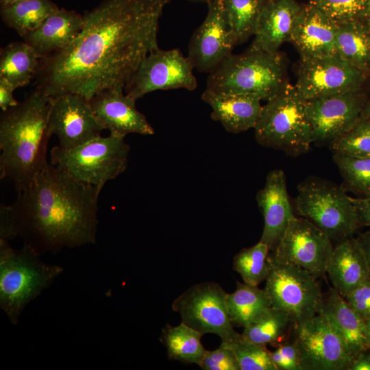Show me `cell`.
I'll use <instances>...</instances> for the list:
<instances>
[{"mask_svg": "<svg viewBox=\"0 0 370 370\" xmlns=\"http://www.w3.org/2000/svg\"><path fill=\"white\" fill-rule=\"evenodd\" d=\"M171 0H103L84 14V27L64 49L40 59L36 88L49 97L73 93L89 100L124 88L140 63L159 48L158 32Z\"/></svg>", "mask_w": 370, "mask_h": 370, "instance_id": "obj_1", "label": "cell"}, {"mask_svg": "<svg viewBox=\"0 0 370 370\" xmlns=\"http://www.w3.org/2000/svg\"><path fill=\"white\" fill-rule=\"evenodd\" d=\"M102 188L48 164L12 205L0 206V238L21 237L40 254L96 243Z\"/></svg>", "mask_w": 370, "mask_h": 370, "instance_id": "obj_2", "label": "cell"}, {"mask_svg": "<svg viewBox=\"0 0 370 370\" xmlns=\"http://www.w3.org/2000/svg\"><path fill=\"white\" fill-rule=\"evenodd\" d=\"M51 98L36 88L0 115V178L18 192L49 164L47 145Z\"/></svg>", "mask_w": 370, "mask_h": 370, "instance_id": "obj_3", "label": "cell"}, {"mask_svg": "<svg viewBox=\"0 0 370 370\" xmlns=\"http://www.w3.org/2000/svg\"><path fill=\"white\" fill-rule=\"evenodd\" d=\"M288 83L283 53L249 47L242 53H232L209 73L206 88L219 94L252 95L268 101Z\"/></svg>", "mask_w": 370, "mask_h": 370, "instance_id": "obj_4", "label": "cell"}, {"mask_svg": "<svg viewBox=\"0 0 370 370\" xmlns=\"http://www.w3.org/2000/svg\"><path fill=\"white\" fill-rule=\"evenodd\" d=\"M40 256L27 245L15 249L0 240V307L12 324L63 270L43 262Z\"/></svg>", "mask_w": 370, "mask_h": 370, "instance_id": "obj_5", "label": "cell"}, {"mask_svg": "<svg viewBox=\"0 0 370 370\" xmlns=\"http://www.w3.org/2000/svg\"><path fill=\"white\" fill-rule=\"evenodd\" d=\"M306 103L295 85L288 83L262 106L254 127L256 141L293 156L306 153L313 138Z\"/></svg>", "mask_w": 370, "mask_h": 370, "instance_id": "obj_6", "label": "cell"}, {"mask_svg": "<svg viewBox=\"0 0 370 370\" xmlns=\"http://www.w3.org/2000/svg\"><path fill=\"white\" fill-rule=\"evenodd\" d=\"M130 149L124 137L100 135L70 149L56 146L50 160L77 180L103 188L126 170Z\"/></svg>", "mask_w": 370, "mask_h": 370, "instance_id": "obj_7", "label": "cell"}, {"mask_svg": "<svg viewBox=\"0 0 370 370\" xmlns=\"http://www.w3.org/2000/svg\"><path fill=\"white\" fill-rule=\"evenodd\" d=\"M297 214L321 230L331 241L352 237L360 225L351 197L341 186L323 180H307L298 186Z\"/></svg>", "mask_w": 370, "mask_h": 370, "instance_id": "obj_8", "label": "cell"}, {"mask_svg": "<svg viewBox=\"0 0 370 370\" xmlns=\"http://www.w3.org/2000/svg\"><path fill=\"white\" fill-rule=\"evenodd\" d=\"M271 259L264 289L272 307L286 312L295 325L315 316L323 295L318 278L298 266Z\"/></svg>", "mask_w": 370, "mask_h": 370, "instance_id": "obj_9", "label": "cell"}, {"mask_svg": "<svg viewBox=\"0 0 370 370\" xmlns=\"http://www.w3.org/2000/svg\"><path fill=\"white\" fill-rule=\"evenodd\" d=\"M227 293L217 283L204 282L193 285L173 302L172 309L182 322L201 334H214L222 341H234L241 337L234 329L228 312Z\"/></svg>", "mask_w": 370, "mask_h": 370, "instance_id": "obj_10", "label": "cell"}, {"mask_svg": "<svg viewBox=\"0 0 370 370\" xmlns=\"http://www.w3.org/2000/svg\"><path fill=\"white\" fill-rule=\"evenodd\" d=\"M193 69L188 58L180 49L158 48L140 63L124 92L136 101L156 90L183 88L193 91L197 87Z\"/></svg>", "mask_w": 370, "mask_h": 370, "instance_id": "obj_11", "label": "cell"}, {"mask_svg": "<svg viewBox=\"0 0 370 370\" xmlns=\"http://www.w3.org/2000/svg\"><path fill=\"white\" fill-rule=\"evenodd\" d=\"M331 241L311 221L294 216L271 256L277 262L298 266L319 278L326 273L334 248Z\"/></svg>", "mask_w": 370, "mask_h": 370, "instance_id": "obj_12", "label": "cell"}, {"mask_svg": "<svg viewBox=\"0 0 370 370\" xmlns=\"http://www.w3.org/2000/svg\"><path fill=\"white\" fill-rule=\"evenodd\" d=\"M295 86L306 100L361 90L368 75L337 56L299 60Z\"/></svg>", "mask_w": 370, "mask_h": 370, "instance_id": "obj_13", "label": "cell"}, {"mask_svg": "<svg viewBox=\"0 0 370 370\" xmlns=\"http://www.w3.org/2000/svg\"><path fill=\"white\" fill-rule=\"evenodd\" d=\"M292 334L302 370H349L353 359L321 314L295 325Z\"/></svg>", "mask_w": 370, "mask_h": 370, "instance_id": "obj_14", "label": "cell"}, {"mask_svg": "<svg viewBox=\"0 0 370 370\" xmlns=\"http://www.w3.org/2000/svg\"><path fill=\"white\" fill-rule=\"evenodd\" d=\"M361 90L306 100L313 143H331L355 126L367 102Z\"/></svg>", "mask_w": 370, "mask_h": 370, "instance_id": "obj_15", "label": "cell"}, {"mask_svg": "<svg viewBox=\"0 0 370 370\" xmlns=\"http://www.w3.org/2000/svg\"><path fill=\"white\" fill-rule=\"evenodd\" d=\"M207 4V15L190 39L188 58L194 69L209 74L232 53L235 45L223 0Z\"/></svg>", "mask_w": 370, "mask_h": 370, "instance_id": "obj_16", "label": "cell"}, {"mask_svg": "<svg viewBox=\"0 0 370 370\" xmlns=\"http://www.w3.org/2000/svg\"><path fill=\"white\" fill-rule=\"evenodd\" d=\"M48 129L58 146L70 149L100 136L104 130L97 120L88 100L73 93L51 98Z\"/></svg>", "mask_w": 370, "mask_h": 370, "instance_id": "obj_17", "label": "cell"}, {"mask_svg": "<svg viewBox=\"0 0 370 370\" xmlns=\"http://www.w3.org/2000/svg\"><path fill=\"white\" fill-rule=\"evenodd\" d=\"M99 124L110 135L124 137L130 134L153 135L154 129L136 107V100L124 88L103 90L88 100Z\"/></svg>", "mask_w": 370, "mask_h": 370, "instance_id": "obj_18", "label": "cell"}, {"mask_svg": "<svg viewBox=\"0 0 370 370\" xmlns=\"http://www.w3.org/2000/svg\"><path fill=\"white\" fill-rule=\"evenodd\" d=\"M256 201L264 217L260 241L271 251L295 216L287 192L286 176L282 169L268 173L264 187L257 193Z\"/></svg>", "mask_w": 370, "mask_h": 370, "instance_id": "obj_19", "label": "cell"}, {"mask_svg": "<svg viewBox=\"0 0 370 370\" xmlns=\"http://www.w3.org/2000/svg\"><path fill=\"white\" fill-rule=\"evenodd\" d=\"M338 23L317 8L304 5L291 42L300 60L317 59L336 55V33Z\"/></svg>", "mask_w": 370, "mask_h": 370, "instance_id": "obj_20", "label": "cell"}, {"mask_svg": "<svg viewBox=\"0 0 370 370\" xmlns=\"http://www.w3.org/2000/svg\"><path fill=\"white\" fill-rule=\"evenodd\" d=\"M317 314L326 319L352 359L369 349L366 321L336 289L323 293Z\"/></svg>", "mask_w": 370, "mask_h": 370, "instance_id": "obj_21", "label": "cell"}, {"mask_svg": "<svg viewBox=\"0 0 370 370\" xmlns=\"http://www.w3.org/2000/svg\"><path fill=\"white\" fill-rule=\"evenodd\" d=\"M304 5L296 0L268 1L261 14L250 47L268 52L279 51L291 40Z\"/></svg>", "mask_w": 370, "mask_h": 370, "instance_id": "obj_22", "label": "cell"}, {"mask_svg": "<svg viewBox=\"0 0 370 370\" xmlns=\"http://www.w3.org/2000/svg\"><path fill=\"white\" fill-rule=\"evenodd\" d=\"M84 23L83 14L59 8L23 38L42 59L70 45L81 32Z\"/></svg>", "mask_w": 370, "mask_h": 370, "instance_id": "obj_23", "label": "cell"}, {"mask_svg": "<svg viewBox=\"0 0 370 370\" xmlns=\"http://www.w3.org/2000/svg\"><path fill=\"white\" fill-rule=\"evenodd\" d=\"M201 99L211 108V118L234 134L254 129L262 108V99L252 95L219 94L206 88Z\"/></svg>", "mask_w": 370, "mask_h": 370, "instance_id": "obj_24", "label": "cell"}, {"mask_svg": "<svg viewBox=\"0 0 370 370\" xmlns=\"http://www.w3.org/2000/svg\"><path fill=\"white\" fill-rule=\"evenodd\" d=\"M326 273L343 297L370 280L369 269L363 249L353 236L338 243L333 248Z\"/></svg>", "mask_w": 370, "mask_h": 370, "instance_id": "obj_25", "label": "cell"}, {"mask_svg": "<svg viewBox=\"0 0 370 370\" xmlns=\"http://www.w3.org/2000/svg\"><path fill=\"white\" fill-rule=\"evenodd\" d=\"M365 19L338 23L335 47L338 58L368 75L370 74V33Z\"/></svg>", "mask_w": 370, "mask_h": 370, "instance_id": "obj_26", "label": "cell"}, {"mask_svg": "<svg viewBox=\"0 0 370 370\" xmlns=\"http://www.w3.org/2000/svg\"><path fill=\"white\" fill-rule=\"evenodd\" d=\"M227 307L234 326L248 325L264 315L271 307V300L264 289L236 282V290L227 293Z\"/></svg>", "mask_w": 370, "mask_h": 370, "instance_id": "obj_27", "label": "cell"}, {"mask_svg": "<svg viewBox=\"0 0 370 370\" xmlns=\"http://www.w3.org/2000/svg\"><path fill=\"white\" fill-rule=\"evenodd\" d=\"M40 58L26 42H12L0 51V77L15 88L27 86L34 77Z\"/></svg>", "mask_w": 370, "mask_h": 370, "instance_id": "obj_28", "label": "cell"}, {"mask_svg": "<svg viewBox=\"0 0 370 370\" xmlns=\"http://www.w3.org/2000/svg\"><path fill=\"white\" fill-rule=\"evenodd\" d=\"M202 336L181 322L177 326L166 324L162 329L160 340L166 347L169 359L199 366L206 352L201 341Z\"/></svg>", "mask_w": 370, "mask_h": 370, "instance_id": "obj_29", "label": "cell"}, {"mask_svg": "<svg viewBox=\"0 0 370 370\" xmlns=\"http://www.w3.org/2000/svg\"><path fill=\"white\" fill-rule=\"evenodd\" d=\"M60 8L51 0H22L1 8L3 22L23 38Z\"/></svg>", "mask_w": 370, "mask_h": 370, "instance_id": "obj_30", "label": "cell"}, {"mask_svg": "<svg viewBox=\"0 0 370 370\" xmlns=\"http://www.w3.org/2000/svg\"><path fill=\"white\" fill-rule=\"evenodd\" d=\"M294 326L286 312L271 307L261 317L243 328L241 336L260 345L278 346L287 339Z\"/></svg>", "mask_w": 370, "mask_h": 370, "instance_id": "obj_31", "label": "cell"}, {"mask_svg": "<svg viewBox=\"0 0 370 370\" xmlns=\"http://www.w3.org/2000/svg\"><path fill=\"white\" fill-rule=\"evenodd\" d=\"M267 0H223L234 45L254 36Z\"/></svg>", "mask_w": 370, "mask_h": 370, "instance_id": "obj_32", "label": "cell"}, {"mask_svg": "<svg viewBox=\"0 0 370 370\" xmlns=\"http://www.w3.org/2000/svg\"><path fill=\"white\" fill-rule=\"evenodd\" d=\"M268 246L261 241L249 248H244L235 255L233 269L242 277L245 283L258 286L265 281L271 269V259Z\"/></svg>", "mask_w": 370, "mask_h": 370, "instance_id": "obj_33", "label": "cell"}, {"mask_svg": "<svg viewBox=\"0 0 370 370\" xmlns=\"http://www.w3.org/2000/svg\"><path fill=\"white\" fill-rule=\"evenodd\" d=\"M334 161L350 191L370 196V158L334 153Z\"/></svg>", "mask_w": 370, "mask_h": 370, "instance_id": "obj_34", "label": "cell"}, {"mask_svg": "<svg viewBox=\"0 0 370 370\" xmlns=\"http://www.w3.org/2000/svg\"><path fill=\"white\" fill-rule=\"evenodd\" d=\"M337 23L362 20L370 15V0H308Z\"/></svg>", "mask_w": 370, "mask_h": 370, "instance_id": "obj_35", "label": "cell"}, {"mask_svg": "<svg viewBox=\"0 0 370 370\" xmlns=\"http://www.w3.org/2000/svg\"><path fill=\"white\" fill-rule=\"evenodd\" d=\"M330 144L334 153L370 158V123L361 116L351 130Z\"/></svg>", "mask_w": 370, "mask_h": 370, "instance_id": "obj_36", "label": "cell"}, {"mask_svg": "<svg viewBox=\"0 0 370 370\" xmlns=\"http://www.w3.org/2000/svg\"><path fill=\"white\" fill-rule=\"evenodd\" d=\"M234 345L240 370H277L267 346L242 336L234 341Z\"/></svg>", "mask_w": 370, "mask_h": 370, "instance_id": "obj_37", "label": "cell"}, {"mask_svg": "<svg viewBox=\"0 0 370 370\" xmlns=\"http://www.w3.org/2000/svg\"><path fill=\"white\" fill-rule=\"evenodd\" d=\"M204 370H240L234 341H222L214 350H206L199 365Z\"/></svg>", "mask_w": 370, "mask_h": 370, "instance_id": "obj_38", "label": "cell"}, {"mask_svg": "<svg viewBox=\"0 0 370 370\" xmlns=\"http://www.w3.org/2000/svg\"><path fill=\"white\" fill-rule=\"evenodd\" d=\"M271 352L277 370H302L298 349L293 340L284 341Z\"/></svg>", "mask_w": 370, "mask_h": 370, "instance_id": "obj_39", "label": "cell"}, {"mask_svg": "<svg viewBox=\"0 0 370 370\" xmlns=\"http://www.w3.org/2000/svg\"><path fill=\"white\" fill-rule=\"evenodd\" d=\"M348 304L365 321L370 320V280H368L343 297Z\"/></svg>", "mask_w": 370, "mask_h": 370, "instance_id": "obj_40", "label": "cell"}, {"mask_svg": "<svg viewBox=\"0 0 370 370\" xmlns=\"http://www.w3.org/2000/svg\"><path fill=\"white\" fill-rule=\"evenodd\" d=\"M15 89L8 81L0 77V108L1 111H5L18 103L14 97Z\"/></svg>", "mask_w": 370, "mask_h": 370, "instance_id": "obj_41", "label": "cell"}, {"mask_svg": "<svg viewBox=\"0 0 370 370\" xmlns=\"http://www.w3.org/2000/svg\"><path fill=\"white\" fill-rule=\"evenodd\" d=\"M351 199L360 226H370V196Z\"/></svg>", "mask_w": 370, "mask_h": 370, "instance_id": "obj_42", "label": "cell"}, {"mask_svg": "<svg viewBox=\"0 0 370 370\" xmlns=\"http://www.w3.org/2000/svg\"><path fill=\"white\" fill-rule=\"evenodd\" d=\"M349 370H370V350L361 352L354 358Z\"/></svg>", "mask_w": 370, "mask_h": 370, "instance_id": "obj_43", "label": "cell"}, {"mask_svg": "<svg viewBox=\"0 0 370 370\" xmlns=\"http://www.w3.org/2000/svg\"><path fill=\"white\" fill-rule=\"evenodd\" d=\"M365 253L370 275V230L360 234L357 238Z\"/></svg>", "mask_w": 370, "mask_h": 370, "instance_id": "obj_44", "label": "cell"}, {"mask_svg": "<svg viewBox=\"0 0 370 370\" xmlns=\"http://www.w3.org/2000/svg\"><path fill=\"white\" fill-rule=\"evenodd\" d=\"M362 118L370 123V99L366 102L362 114Z\"/></svg>", "mask_w": 370, "mask_h": 370, "instance_id": "obj_45", "label": "cell"}, {"mask_svg": "<svg viewBox=\"0 0 370 370\" xmlns=\"http://www.w3.org/2000/svg\"><path fill=\"white\" fill-rule=\"evenodd\" d=\"M20 1L22 0H0V5L1 8H3Z\"/></svg>", "mask_w": 370, "mask_h": 370, "instance_id": "obj_46", "label": "cell"}, {"mask_svg": "<svg viewBox=\"0 0 370 370\" xmlns=\"http://www.w3.org/2000/svg\"><path fill=\"white\" fill-rule=\"evenodd\" d=\"M367 329V339H368V346L369 349L370 350V320L366 321Z\"/></svg>", "mask_w": 370, "mask_h": 370, "instance_id": "obj_47", "label": "cell"}, {"mask_svg": "<svg viewBox=\"0 0 370 370\" xmlns=\"http://www.w3.org/2000/svg\"><path fill=\"white\" fill-rule=\"evenodd\" d=\"M366 24L367 25L369 32L370 33V15H369L365 19Z\"/></svg>", "mask_w": 370, "mask_h": 370, "instance_id": "obj_48", "label": "cell"}, {"mask_svg": "<svg viewBox=\"0 0 370 370\" xmlns=\"http://www.w3.org/2000/svg\"><path fill=\"white\" fill-rule=\"evenodd\" d=\"M188 1H195V2H202V3H208L210 1H211L212 0H188Z\"/></svg>", "mask_w": 370, "mask_h": 370, "instance_id": "obj_49", "label": "cell"}, {"mask_svg": "<svg viewBox=\"0 0 370 370\" xmlns=\"http://www.w3.org/2000/svg\"><path fill=\"white\" fill-rule=\"evenodd\" d=\"M268 1H274V0H267Z\"/></svg>", "mask_w": 370, "mask_h": 370, "instance_id": "obj_50", "label": "cell"}]
</instances>
